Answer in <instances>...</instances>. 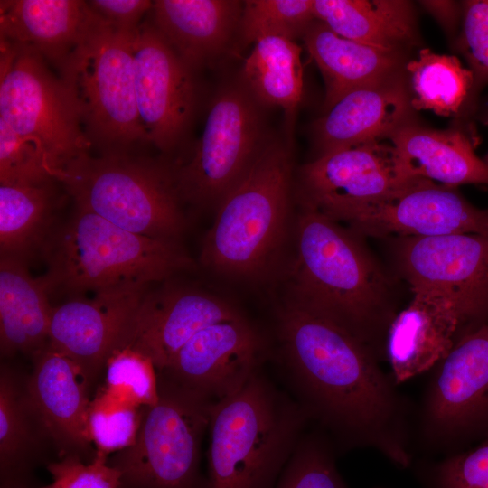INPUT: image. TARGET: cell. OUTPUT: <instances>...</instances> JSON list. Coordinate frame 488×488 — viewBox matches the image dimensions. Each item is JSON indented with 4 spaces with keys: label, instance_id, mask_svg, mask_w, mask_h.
<instances>
[{
    "label": "cell",
    "instance_id": "cell-1",
    "mask_svg": "<svg viewBox=\"0 0 488 488\" xmlns=\"http://www.w3.org/2000/svg\"><path fill=\"white\" fill-rule=\"evenodd\" d=\"M277 324L285 364L307 416L343 443L373 447L408 466L404 405L365 343L290 298Z\"/></svg>",
    "mask_w": 488,
    "mask_h": 488
},
{
    "label": "cell",
    "instance_id": "cell-2",
    "mask_svg": "<svg viewBox=\"0 0 488 488\" xmlns=\"http://www.w3.org/2000/svg\"><path fill=\"white\" fill-rule=\"evenodd\" d=\"M307 414L259 371L212 408L207 488H274Z\"/></svg>",
    "mask_w": 488,
    "mask_h": 488
},
{
    "label": "cell",
    "instance_id": "cell-3",
    "mask_svg": "<svg viewBox=\"0 0 488 488\" xmlns=\"http://www.w3.org/2000/svg\"><path fill=\"white\" fill-rule=\"evenodd\" d=\"M45 249L50 290L70 294L148 287L193 266L177 242L126 230L80 208Z\"/></svg>",
    "mask_w": 488,
    "mask_h": 488
},
{
    "label": "cell",
    "instance_id": "cell-4",
    "mask_svg": "<svg viewBox=\"0 0 488 488\" xmlns=\"http://www.w3.org/2000/svg\"><path fill=\"white\" fill-rule=\"evenodd\" d=\"M381 273L348 230L303 205L290 299L366 343L382 317Z\"/></svg>",
    "mask_w": 488,
    "mask_h": 488
},
{
    "label": "cell",
    "instance_id": "cell-5",
    "mask_svg": "<svg viewBox=\"0 0 488 488\" xmlns=\"http://www.w3.org/2000/svg\"><path fill=\"white\" fill-rule=\"evenodd\" d=\"M292 160L278 142L264 145L223 198L205 236L201 262L236 278L262 275L284 241L290 209Z\"/></svg>",
    "mask_w": 488,
    "mask_h": 488
},
{
    "label": "cell",
    "instance_id": "cell-6",
    "mask_svg": "<svg viewBox=\"0 0 488 488\" xmlns=\"http://www.w3.org/2000/svg\"><path fill=\"white\" fill-rule=\"evenodd\" d=\"M136 29L117 27L93 12L85 33L60 67L88 139L105 147V154H126L129 146L145 141L134 82Z\"/></svg>",
    "mask_w": 488,
    "mask_h": 488
},
{
    "label": "cell",
    "instance_id": "cell-7",
    "mask_svg": "<svg viewBox=\"0 0 488 488\" xmlns=\"http://www.w3.org/2000/svg\"><path fill=\"white\" fill-rule=\"evenodd\" d=\"M58 180L77 208L126 230L177 242L184 229L174 178L153 163L126 154L88 155L66 168Z\"/></svg>",
    "mask_w": 488,
    "mask_h": 488
},
{
    "label": "cell",
    "instance_id": "cell-8",
    "mask_svg": "<svg viewBox=\"0 0 488 488\" xmlns=\"http://www.w3.org/2000/svg\"><path fill=\"white\" fill-rule=\"evenodd\" d=\"M0 121L34 145L53 179L89 155L91 144L62 79L34 52L2 41Z\"/></svg>",
    "mask_w": 488,
    "mask_h": 488
},
{
    "label": "cell",
    "instance_id": "cell-9",
    "mask_svg": "<svg viewBox=\"0 0 488 488\" xmlns=\"http://www.w3.org/2000/svg\"><path fill=\"white\" fill-rule=\"evenodd\" d=\"M159 399L145 407L135 443L109 462L122 488H207L200 452L213 404L160 375Z\"/></svg>",
    "mask_w": 488,
    "mask_h": 488
},
{
    "label": "cell",
    "instance_id": "cell-10",
    "mask_svg": "<svg viewBox=\"0 0 488 488\" xmlns=\"http://www.w3.org/2000/svg\"><path fill=\"white\" fill-rule=\"evenodd\" d=\"M257 102L246 87L218 93L192 159L174 178L180 197L220 204L242 179L264 145Z\"/></svg>",
    "mask_w": 488,
    "mask_h": 488
},
{
    "label": "cell",
    "instance_id": "cell-11",
    "mask_svg": "<svg viewBox=\"0 0 488 488\" xmlns=\"http://www.w3.org/2000/svg\"><path fill=\"white\" fill-rule=\"evenodd\" d=\"M413 179L401 172L394 147L382 140L319 155L300 174L304 206L343 221L399 192Z\"/></svg>",
    "mask_w": 488,
    "mask_h": 488
},
{
    "label": "cell",
    "instance_id": "cell-12",
    "mask_svg": "<svg viewBox=\"0 0 488 488\" xmlns=\"http://www.w3.org/2000/svg\"><path fill=\"white\" fill-rule=\"evenodd\" d=\"M137 111L145 141L173 148L189 125L195 106L192 67L154 25L139 26L133 43Z\"/></svg>",
    "mask_w": 488,
    "mask_h": 488
},
{
    "label": "cell",
    "instance_id": "cell-13",
    "mask_svg": "<svg viewBox=\"0 0 488 488\" xmlns=\"http://www.w3.org/2000/svg\"><path fill=\"white\" fill-rule=\"evenodd\" d=\"M423 427L432 441L445 444L488 428V323L465 334L441 361Z\"/></svg>",
    "mask_w": 488,
    "mask_h": 488
},
{
    "label": "cell",
    "instance_id": "cell-14",
    "mask_svg": "<svg viewBox=\"0 0 488 488\" xmlns=\"http://www.w3.org/2000/svg\"><path fill=\"white\" fill-rule=\"evenodd\" d=\"M263 353L260 335L242 316L200 330L160 372L215 405L259 371Z\"/></svg>",
    "mask_w": 488,
    "mask_h": 488
},
{
    "label": "cell",
    "instance_id": "cell-15",
    "mask_svg": "<svg viewBox=\"0 0 488 488\" xmlns=\"http://www.w3.org/2000/svg\"><path fill=\"white\" fill-rule=\"evenodd\" d=\"M343 221L358 232L371 236L488 235V211L472 205L455 188L421 178L412 180L380 202L352 212Z\"/></svg>",
    "mask_w": 488,
    "mask_h": 488
},
{
    "label": "cell",
    "instance_id": "cell-16",
    "mask_svg": "<svg viewBox=\"0 0 488 488\" xmlns=\"http://www.w3.org/2000/svg\"><path fill=\"white\" fill-rule=\"evenodd\" d=\"M148 287H123L74 298L53 308L48 346L70 358L89 380L125 347Z\"/></svg>",
    "mask_w": 488,
    "mask_h": 488
},
{
    "label": "cell",
    "instance_id": "cell-17",
    "mask_svg": "<svg viewBox=\"0 0 488 488\" xmlns=\"http://www.w3.org/2000/svg\"><path fill=\"white\" fill-rule=\"evenodd\" d=\"M401 264L412 291L452 298L474 317L488 307V235L408 238Z\"/></svg>",
    "mask_w": 488,
    "mask_h": 488
},
{
    "label": "cell",
    "instance_id": "cell-18",
    "mask_svg": "<svg viewBox=\"0 0 488 488\" xmlns=\"http://www.w3.org/2000/svg\"><path fill=\"white\" fill-rule=\"evenodd\" d=\"M242 316L230 302L202 290L185 287L148 290L125 347L147 356L156 370L162 371L200 330Z\"/></svg>",
    "mask_w": 488,
    "mask_h": 488
},
{
    "label": "cell",
    "instance_id": "cell-19",
    "mask_svg": "<svg viewBox=\"0 0 488 488\" xmlns=\"http://www.w3.org/2000/svg\"><path fill=\"white\" fill-rule=\"evenodd\" d=\"M405 70L355 89L326 109L314 126L318 155L360 144L382 140L411 120Z\"/></svg>",
    "mask_w": 488,
    "mask_h": 488
},
{
    "label": "cell",
    "instance_id": "cell-20",
    "mask_svg": "<svg viewBox=\"0 0 488 488\" xmlns=\"http://www.w3.org/2000/svg\"><path fill=\"white\" fill-rule=\"evenodd\" d=\"M412 292V301L389 329L388 355L398 383L441 361L455 345V335L460 324L474 317L460 304L444 295Z\"/></svg>",
    "mask_w": 488,
    "mask_h": 488
},
{
    "label": "cell",
    "instance_id": "cell-21",
    "mask_svg": "<svg viewBox=\"0 0 488 488\" xmlns=\"http://www.w3.org/2000/svg\"><path fill=\"white\" fill-rule=\"evenodd\" d=\"M89 381L77 363L48 344L35 353L25 399L32 415L61 447L84 449L91 443Z\"/></svg>",
    "mask_w": 488,
    "mask_h": 488
},
{
    "label": "cell",
    "instance_id": "cell-22",
    "mask_svg": "<svg viewBox=\"0 0 488 488\" xmlns=\"http://www.w3.org/2000/svg\"><path fill=\"white\" fill-rule=\"evenodd\" d=\"M92 16L85 1L2 0L1 41L33 51L60 68Z\"/></svg>",
    "mask_w": 488,
    "mask_h": 488
},
{
    "label": "cell",
    "instance_id": "cell-23",
    "mask_svg": "<svg viewBox=\"0 0 488 488\" xmlns=\"http://www.w3.org/2000/svg\"><path fill=\"white\" fill-rule=\"evenodd\" d=\"M402 174L455 188L488 184V165L460 130H436L408 121L388 138Z\"/></svg>",
    "mask_w": 488,
    "mask_h": 488
},
{
    "label": "cell",
    "instance_id": "cell-24",
    "mask_svg": "<svg viewBox=\"0 0 488 488\" xmlns=\"http://www.w3.org/2000/svg\"><path fill=\"white\" fill-rule=\"evenodd\" d=\"M302 38L322 73L326 109L355 89L405 70L406 52L379 48L342 37L316 19Z\"/></svg>",
    "mask_w": 488,
    "mask_h": 488
},
{
    "label": "cell",
    "instance_id": "cell-25",
    "mask_svg": "<svg viewBox=\"0 0 488 488\" xmlns=\"http://www.w3.org/2000/svg\"><path fill=\"white\" fill-rule=\"evenodd\" d=\"M242 8L233 0H157L152 11L155 29L192 68L226 47Z\"/></svg>",
    "mask_w": 488,
    "mask_h": 488
},
{
    "label": "cell",
    "instance_id": "cell-26",
    "mask_svg": "<svg viewBox=\"0 0 488 488\" xmlns=\"http://www.w3.org/2000/svg\"><path fill=\"white\" fill-rule=\"evenodd\" d=\"M45 277L34 278L25 259L0 258V348L10 356L17 352L36 353L48 343L53 307L48 299Z\"/></svg>",
    "mask_w": 488,
    "mask_h": 488
},
{
    "label": "cell",
    "instance_id": "cell-27",
    "mask_svg": "<svg viewBox=\"0 0 488 488\" xmlns=\"http://www.w3.org/2000/svg\"><path fill=\"white\" fill-rule=\"evenodd\" d=\"M316 20L338 35L406 52L418 42L413 5L402 0H313Z\"/></svg>",
    "mask_w": 488,
    "mask_h": 488
},
{
    "label": "cell",
    "instance_id": "cell-28",
    "mask_svg": "<svg viewBox=\"0 0 488 488\" xmlns=\"http://www.w3.org/2000/svg\"><path fill=\"white\" fill-rule=\"evenodd\" d=\"M242 77L257 101L283 109L291 132L303 92L300 46L278 36L258 40L244 61Z\"/></svg>",
    "mask_w": 488,
    "mask_h": 488
},
{
    "label": "cell",
    "instance_id": "cell-29",
    "mask_svg": "<svg viewBox=\"0 0 488 488\" xmlns=\"http://www.w3.org/2000/svg\"><path fill=\"white\" fill-rule=\"evenodd\" d=\"M405 74L411 106L416 110L454 115L473 90V73L455 56L438 54L427 48L407 61Z\"/></svg>",
    "mask_w": 488,
    "mask_h": 488
},
{
    "label": "cell",
    "instance_id": "cell-30",
    "mask_svg": "<svg viewBox=\"0 0 488 488\" xmlns=\"http://www.w3.org/2000/svg\"><path fill=\"white\" fill-rule=\"evenodd\" d=\"M48 184H0L1 256L25 259L44 235L52 210Z\"/></svg>",
    "mask_w": 488,
    "mask_h": 488
},
{
    "label": "cell",
    "instance_id": "cell-31",
    "mask_svg": "<svg viewBox=\"0 0 488 488\" xmlns=\"http://www.w3.org/2000/svg\"><path fill=\"white\" fill-rule=\"evenodd\" d=\"M314 20L313 0H248L243 2L239 25L249 42L267 36L295 40Z\"/></svg>",
    "mask_w": 488,
    "mask_h": 488
},
{
    "label": "cell",
    "instance_id": "cell-32",
    "mask_svg": "<svg viewBox=\"0 0 488 488\" xmlns=\"http://www.w3.org/2000/svg\"><path fill=\"white\" fill-rule=\"evenodd\" d=\"M145 407L120 400L101 389L90 400L88 432L97 453L108 454L131 446L137 436Z\"/></svg>",
    "mask_w": 488,
    "mask_h": 488
},
{
    "label": "cell",
    "instance_id": "cell-33",
    "mask_svg": "<svg viewBox=\"0 0 488 488\" xmlns=\"http://www.w3.org/2000/svg\"><path fill=\"white\" fill-rule=\"evenodd\" d=\"M28 408L13 372L2 367L0 376V465L2 475L15 469L33 444Z\"/></svg>",
    "mask_w": 488,
    "mask_h": 488
},
{
    "label": "cell",
    "instance_id": "cell-34",
    "mask_svg": "<svg viewBox=\"0 0 488 488\" xmlns=\"http://www.w3.org/2000/svg\"><path fill=\"white\" fill-rule=\"evenodd\" d=\"M103 389L137 407H151L159 399L156 368L150 358L129 348L116 351L108 360Z\"/></svg>",
    "mask_w": 488,
    "mask_h": 488
},
{
    "label": "cell",
    "instance_id": "cell-35",
    "mask_svg": "<svg viewBox=\"0 0 488 488\" xmlns=\"http://www.w3.org/2000/svg\"><path fill=\"white\" fill-rule=\"evenodd\" d=\"M274 488H348L332 449L322 439H300Z\"/></svg>",
    "mask_w": 488,
    "mask_h": 488
},
{
    "label": "cell",
    "instance_id": "cell-36",
    "mask_svg": "<svg viewBox=\"0 0 488 488\" xmlns=\"http://www.w3.org/2000/svg\"><path fill=\"white\" fill-rule=\"evenodd\" d=\"M53 179L34 145L0 121V184L41 185Z\"/></svg>",
    "mask_w": 488,
    "mask_h": 488
},
{
    "label": "cell",
    "instance_id": "cell-37",
    "mask_svg": "<svg viewBox=\"0 0 488 488\" xmlns=\"http://www.w3.org/2000/svg\"><path fill=\"white\" fill-rule=\"evenodd\" d=\"M424 482L426 488H488V436L475 447L428 469Z\"/></svg>",
    "mask_w": 488,
    "mask_h": 488
},
{
    "label": "cell",
    "instance_id": "cell-38",
    "mask_svg": "<svg viewBox=\"0 0 488 488\" xmlns=\"http://www.w3.org/2000/svg\"><path fill=\"white\" fill-rule=\"evenodd\" d=\"M459 48L473 73V90L488 83V0L463 3Z\"/></svg>",
    "mask_w": 488,
    "mask_h": 488
},
{
    "label": "cell",
    "instance_id": "cell-39",
    "mask_svg": "<svg viewBox=\"0 0 488 488\" xmlns=\"http://www.w3.org/2000/svg\"><path fill=\"white\" fill-rule=\"evenodd\" d=\"M48 470L52 476L48 488H122L120 472L98 453L89 464L76 455H68L50 464Z\"/></svg>",
    "mask_w": 488,
    "mask_h": 488
},
{
    "label": "cell",
    "instance_id": "cell-40",
    "mask_svg": "<svg viewBox=\"0 0 488 488\" xmlns=\"http://www.w3.org/2000/svg\"><path fill=\"white\" fill-rule=\"evenodd\" d=\"M89 8L106 22L127 30H136L143 15L152 9L147 0H93Z\"/></svg>",
    "mask_w": 488,
    "mask_h": 488
},
{
    "label": "cell",
    "instance_id": "cell-41",
    "mask_svg": "<svg viewBox=\"0 0 488 488\" xmlns=\"http://www.w3.org/2000/svg\"><path fill=\"white\" fill-rule=\"evenodd\" d=\"M425 7L436 16L442 24H444L447 30L453 25L454 21L456 18V7L454 2L447 1H427L423 2Z\"/></svg>",
    "mask_w": 488,
    "mask_h": 488
},
{
    "label": "cell",
    "instance_id": "cell-42",
    "mask_svg": "<svg viewBox=\"0 0 488 488\" xmlns=\"http://www.w3.org/2000/svg\"><path fill=\"white\" fill-rule=\"evenodd\" d=\"M485 162V164L488 165V154L487 155L485 156V159L483 160Z\"/></svg>",
    "mask_w": 488,
    "mask_h": 488
},
{
    "label": "cell",
    "instance_id": "cell-43",
    "mask_svg": "<svg viewBox=\"0 0 488 488\" xmlns=\"http://www.w3.org/2000/svg\"><path fill=\"white\" fill-rule=\"evenodd\" d=\"M42 488H48V486H45V487H42Z\"/></svg>",
    "mask_w": 488,
    "mask_h": 488
}]
</instances>
